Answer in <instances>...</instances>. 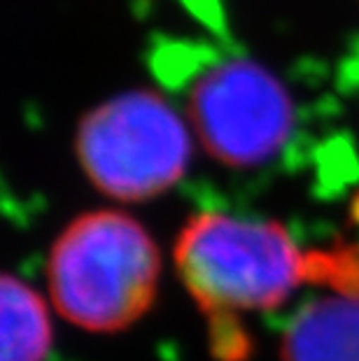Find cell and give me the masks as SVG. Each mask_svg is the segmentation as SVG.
<instances>
[{
  "mask_svg": "<svg viewBox=\"0 0 359 361\" xmlns=\"http://www.w3.org/2000/svg\"><path fill=\"white\" fill-rule=\"evenodd\" d=\"M175 271L208 317L221 361L250 350L241 317L280 308L303 282L322 280V252L308 255L278 221L198 212L175 240Z\"/></svg>",
  "mask_w": 359,
  "mask_h": 361,
  "instance_id": "cell-1",
  "label": "cell"
},
{
  "mask_svg": "<svg viewBox=\"0 0 359 361\" xmlns=\"http://www.w3.org/2000/svg\"><path fill=\"white\" fill-rule=\"evenodd\" d=\"M162 255L140 221L119 210L73 219L51 245L47 284L54 308L94 334L131 326L152 308Z\"/></svg>",
  "mask_w": 359,
  "mask_h": 361,
  "instance_id": "cell-2",
  "label": "cell"
},
{
  "mask_svg": "<svg viewBox=\"0 0 359 361\" xmlns=\"http://www.w3.org/2000/svg\"><path fill=\"white\" fill-rule=\"evenodd\" d=\"M187 124L154 91H124L84 114L75 154L101 194L121 203L152 201L185 178L192 159Z\"/></svg>",
  "mask_w": 359,
  "mask_h": 361,
  "instance_id": "cell-3",
  "label": "cell"
},
{
  "mask_svg": "<svg viewBox=\"0 0 359 361\" xmlns=\"http://www.w3.org/2000/svg\"><path fill=\"white\" fill-rule=\"evenodd\" d=\"M192 66L185 114L205 152L229 168L276 159L294 130L285 84L245 56L196 59Z\"/></svg>",
  "mask_w": 359,
  "mask_h": 361,
  "instance_id": "cell-4",
  "label": "cell"
},
{
  "mask_svg": "<svg viewBox=\"0 0 359 361\" xmlns=\"http://www.w3.org/2000/svg\"><path fill=\"white\" fill-rule=\"evenodd\" d=\"M280 361H359V294L312 298L287 322Z\"/></svg>",
  "mask_w": 359,
  "mask_h": 361,
  "instance_id": "cell-5",
  "label": "cell"
},
{
  "mask_svg": "<svg viewBox=\"0 0 359 361\" xmlns=\"http://www.w3.org/2000/svg\"><path fill=\"white\" fill-rule=\"evenodd\" d=\"M3 359L44 361L51 350L49 310L28 282L3 275Z\"/></svg>",
  "mask_w": 359,
  "mask_h": 361,
  "instance_id": "cell-6",
  "label": "cell"
}]
</instances>
